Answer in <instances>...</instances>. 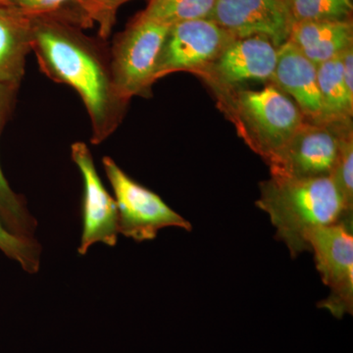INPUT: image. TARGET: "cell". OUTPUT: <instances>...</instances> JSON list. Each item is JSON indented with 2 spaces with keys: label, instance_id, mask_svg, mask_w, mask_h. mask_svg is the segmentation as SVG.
Wrapping results in <instances>:
<instances>
[{
  "label": "cell",
  "instance_id": "cell-1",
  "mask_svg": "<svg viewBox=\"0 0 353 353\" xmlns=\"http://www.w3.org/2000/svg\"><path fill=\"white\" fill-rule=\"evenodd\" d=\"M77 27L58 18H32V50L43 73L80 95L92 124L90 141L99 145L120 126L130 101L114 87L109 52Z\"/></svg>",
  "mask_w": 353,
  "mask_h": 353
},
{
  "label": "cell",
  "instance_id": "cell-2",
  "mask_svg": "<svg viewBox=\"0 0 353 353\" xmlns=\"http://www.w3.org/2000/svg\"><path fill=\"white\" fill-rule=\"evenodd\" d=\"M257 208L270 217L278 240L292 259L309 252V232L336 223L353 222L345 201L331 176L296 179L272 176L260 183Z\"/></svg>",
  "mask_w": 353,
  "mask_h": 353
},
{
  "label": "cell",
  "instance_id": "cell-3",
  "mask_svg": "<svg viewBox=\"0 0 353 353\" xmlns=\"http://www.w3.org/2000/svg\"><path fill=\"white\" fill-rule=\"evenodd\" d=\"M218 106L239 136L265 162L303 125L304 117L292 99L275 85L261 90L212 88Z\"/></svg>",
  "mask_w": 353,
  "mask_h": 353
},
{
  "label": "cell",
  "instance_id": "cell-4",
  "mask_svg": "<svg viewBox=\"0 0 353 353\" xmlns=\"http://www.w3.org/2000/svg\"><path fill=\"white\" fill-rule=\"evenodd\" d=\"M170 27L141 13L116 37L109 52L111 75L123 99L130 101L150 94L158 55Z\"/></svg>",
  "mask_w": 353,
  "mask_h": 353
},
{
  "label": "cell",
  "instance_id": "cell-5",
  "mask_svg": "<svg viewBox=\"0 0 353 353\" xmlns=\"http://www.w3.org/2000/svg\"><path fill=\"white\" fill-rule=\"evenodd\" d=\"M352 122H315L304 120L275 154L266 161L271 176L303 179L331 176L340 154L341 141Z\"/></svg>",
  "mask_w": 353,
  "mask_h": 353
},
{
  "label": "cell",
  "instance_id": "cell-6",
  "mask_svg": "<svg viewBox=\"0 0 353 353\" xmlns=\"http://www.w3.org/2000/svg\"><path fill=\"white\" fill-rule=\"evenodd\" d=\"M102 164L115 194L119 234L141 243L157 238L158 232L164 228L192 231L189 221L152 190L132 180L112 158H102Z\"/></svg>",
  "mask_w": 353,
  "mask_h": 353
},
{
  "label": "cell",
  "instance_id": "cell-7",
  "mask_svg": "<svg viewBox=\"0 0 353 353\" xmlns=\"http://www.w3.org/2000/svg\"><path fill=\"white\" fill-rule=\"evenodd\" d=\"M309 252L314 254L316 268L330 294L318 303L334 317L353 314L352 225L336 223L317 228L306 236Z\"/></svg>",
  "mask_w": 353,
  "mask_h": 353
},
{
  "label": "cell",
  "instance_id": "cell-8",
  "mask_svg": "<svg viewBox=\"0 0 353 353\" xmlns=\"http://www.w3.org/2000/svg\"><path fill=\"white\" fill-rule=\"evenodd\" d=\"M234 37L210 19L185 21L171 26L155 67L154 80L174 73H201L208 69Z\"/></svg>",
  "mask_w": 353,
  "mask_h": 353
},
{
  "label": "cell",
  "instance_id": "cell-9",
  "mask_svg": "<svg viewBox=\"0 0 353 353\" xmlns=\"http://www.w3.org/2000/svg\"><path fill=\"white\" fill-rule=\"evenodd\" d=\"M71 157L82 175L83 183V231L78 252L85 255L88 248L97 243L115 246L119 234L115 199L102 183L92 152L85 143H73Z\"/></svg>",
  "mask_w": 353,
  "mask_h": 353
},
{
  "label": "cell",
  "instance_id": "cell-10",
  "mask_svg": "<svg viewBox=\"0 0 353 353\" xmlns=\"http://www.w3.org/2000/svg\"><path fill=\"white\" fill-rule=\"evenodd\" d=\"M208 19L234 39L262 37L278 48L294 25L285 0H216Z\"/></svg>",
  "mask_w": 353,
  "mask_h": 353
},
{
  "label": "cell",
  "instance_id": "cell-11",
  "mask_svg": "<svg viewBox=\"0 0 353 353\" xmlns=\"http://www.w3.org/2000/svg\"><path fill=\"white\" fill-rule=\"evenodd\" d=\"M278 48L262 37L236 39L199 75L211 88H236L248 82H271Z\"/></svg>",
  "mask_w": 353,
  "mask_h": 353
},
{
  "label": "cell",
  "instance_id": "cell-12",
  "mask_svg": "<svg viewBox=\"0 0 353 353\" xmlns=\"http://www.w3.org/2000/svg\"><path fill=\"white\" fill-rule=\"evenodd\" d=\"M272 85L292 97L304 119L318 121L322 112L317 66L290 41L278 48Z\"/></svg>",
  "mask_w": 353,
  "mask_h": 353
},
{
  "label": "cell",
  "instance_id": "cell-13",
  "mask_svg": "<svg viewBox=\"0 0 353 353\" xmlns=\"http://www.w3.org/2000/svg\"><path fill=\"white\" fill-rule=\"evenodd\" d=\"M32 43V18L0 4V83L20 87Z\"/></svg>",
  "mask_w": 353,
  "mask_h": 353
},
{
  "label": "cell",
  "instance_id": "cell-14",
  "mask_svg": "<svg viewBox=\"0 0 353 353\" xmlns=\"http://www.w3.org/2000/svg\"><path fill=\"white\" fill-rule=\"evenodd\" d=\"M289 41L318 66L340 57L353 46L352 22L348 19L296 23Z\"/></svg>",
  "mask_w": 353,
  "mask_h": 353
},
{
  "label": "cell",
  "instance_id": "cell-15",
  "mask_svg": "<svg viewBox=\"0 0 353 353\" xmlns=\"http://www.w3.org/2000/svg\"><path fill=\"white\" fill-rule=\"evenodd\" d=\"M19 85L0 83V136L8 122ZM0 221L10 233L20 238L34 239L37 221L29 212L25 199L13 192L0 166Z\"/></svg>",
  "mask_w": 353,
  "mask_h": 353
},
{
  "label": "cell",
  "instance_id": "cell-16",
  "mask_svg": "<svg viewBox=\"0 0 353 353\" xmlns=\"http://www.w3.org/2000/svg\"><path fill=\"white\" fill-rule=\"evenodd\" d=\"M322 112L315 122H345L352 119L353 99L348 94L340 57L317 66Z\"/></svg>",
  "mask_w": 353,
  "mask_h": 353
},
{
  "label": "cell",
  "instance_id": "cell-17",
  "mask_svg": "<svg viewBox=\"0 0 353 353\" xmlns=\"http://www.w3.org/2000/svg\"><path fill=\"white\" fill-rule=\"evenodd\" d=\"M216 0H150L141 12L150 19L173 26L197 19H208Z\"/></svg>",
  "mask_w": 353,
  "mask_h": 353
},
{
  "label": "cell",
  "instance_id": "cell-18",
  "mask_svg": "<svg viewBox=\"0 0 353 353\" xmlns=\"http://www.w3.org/2000/svg\"><path fill=\"white\" fill-rule=\"evenodd\" d=\"M1 4L31 18L54 17L78 27L90 26L79 7L78 0H3Z\"/></svg>",
  "mask_w": 353,
  "mask_h": 353
},
{
  "label": "cell",
  "instance_id": "cell-19",
  "mask_svg": "<svg viewBox=\"0 0 353 353\" xmlns=\"http://www.w3.org/2000/svg\"><path fill=\"white\" fill-rule=\"evenodd\" d=\"M292 23L348 20L352 3L348 0H285Z\"/></svg>",
  "mask_w": 353,
  "mask_h": 353
},
{
  "label": "cell",
  "instance_id": "cell-20",
  "mask_svg": "<svg viewBox=\"0 0 353 353\" xmlns=\"http://www.w3.org/2000/svg\"><path fill=\"white\" fill-rule=\"evenodd\" d=\"M0 250L15 260L28 273L39 271L41 248L34 239L20 238L8 231L0 221Z\"/></svg>",
  "mask_w": 353,
  "mask_h": 353
},
{
  "label": "cell",
  "instance_id": "cell-21",
  "mask_svg": "<svg viewBox=\"0 0 353 353\" xmlns=\"http://www.w3.org/2000/svg\"><path fill=\"white\" fill-rule=\"evenodd\" d=\"M331 178L345 201L350 212L353 213V131L350 128L341 141L340 154Z\"/></svg>",
  "mask_w": 353,
  "mask_h": 353
},
{
  "label": "cell",
  "instance_id": "cell-22",
  "mask_svg": "<svg viewBox=\"0 0 353 353\" xmlns=\"http://www.w3.org/2000/svg\"><path fill=\"white\" fill-rule=\"evenodd\" d=\"M127 1L130 0H78V4L88 24L97 23L99 36L106 39L115 25L118 9Z\"/></svg>",
  "mask_w": 353,
  "mask_h": 353
},
{
  "label": "cell",
  "instance_id": "cell-23",
  "mask_svg": "<svg viewBox=\"0 0 353 353\" xmlns=\"http://www.w3.org/2000/svg\"><path fill=\"white\" fill-rule=\"evenodd\" d=\"M341 58L345 88L350 97L353 99V46L343 51Z\"/></svg>",
  "mask_w": 353,
  "mask_h": 353
},
{
  "label": "cell",
  "instance_id": "cell-24",
  "mask_svg": "<svg viewBox=\"0 0 353 353\" xmlns=\"http://www.w3.org/2000/svg\"><path fill=\"white\" fill-rule=\"evenodd\" d=\"M348 1H350V3H352V0H348Z\"/></svg>",
  "mask_w": 353,
  "mask_h": 353
},
{
  "label": "cell",
  "instance_id": "cell-25",
  "mask_svg": "<svg viewBox=\"0 0 353 353\" xmlns=\"http://www.w3.org/2000/svg\"><path fill=\"white\" fill-rule=\"evenodd\" d=\"M2 1H3V0H0V4L2 3Z\"/></svg>",
  "mask_w": 353,
  "mask_h": 353
}]
</instances>
